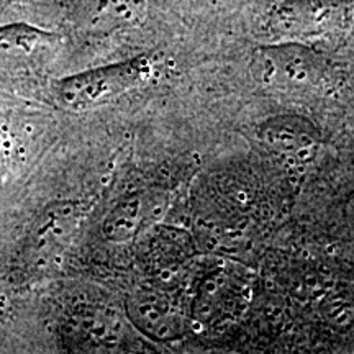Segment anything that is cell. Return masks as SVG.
Here are the masks:
<instances>
[{
	"mask_svg": "<svg viewBox=\"0 0 354 354\" xmlns=\"http://www.w3.org/2000/svg\"><path fill=\"white\" fill-rule=\"evenodd\" d=\"M43 38H46V33L28 25H10L0 28V46L13 50L30 51L35 44L41 43Z\"/></svg>",
	"mask_w": 354,
	"mask_h": 354,
	"instance_id": "cell-10",
	"label": "cell"
},
{
	"mask_svg": "<svg viewBox=\"0 0 354 354\" xmlns=\"http://www.w3.org/2000/svg\"><path fill=\"white\" fill-rule=\"evenodd\" d=\"M127 317L140 333L159 343L174 342L185 330V317L169 294L161 289H141L127 299Z\"/></svg>",
	"mask_w": 354,
	"mask_h": 354,
	"instance_id": "cell-5",
	"label": "cell"
},
{
	"mask_svg": "<svg viewBox=\"0 0 354 354\" xmlns=\"http://www.w3.org/2000/svg\"><path fill=\"white\" fill-rule=\"evenodd\" d=\"M353 15L351 0H281L268 17L279 41L305 43L343 32Z\"/></svg>",
	"mask_w": 354,
	"mask_h": 354,
	"instance_id": "cell-3",
	"label": "cell"
},
{
	"mask_svg": "<svg viewBox=\"0 0 354 354\" xmlns=\"http://www.w3.org/2000/svg\"><path fill=\"white\" fill-rule=\"evenodd\" d=\"M261 140L274 151L307 158L318 146V131L312 122L299 115H277L261 125Z\"/></svg>",
	"mask_w": 354,
	"mask_h": 354,
	"instance_id": "cell-8",
	"label": "cell"
},
{
	"mask_svg": "<svg viewBox=\"0 0 354 354\" xmlns=\"http://www.w3.org/2000/svg\"><path fill=\"white\" fill-rule=\"evenodd\" d=\"M17 154V140L8 123L0 118V172L13 165Z\"/></svg>",
	"mask_w": 354,
	"mask_h": 354,
	"instance_id": "cell-11",
	"label": "cell"
},
{
	"mask_svg": "<svg viewBox=\"0 0 354 354\" xmlns=\"http://www.w3.org/2000/svg\"><path fill=\"white\" fill-rule=\"evenodd\" d=\"M148 215L149 203L143 194L123 197L102 221V234L110 243H130L143 230Z\"/></svg>",
	"mask_w": 354,
	"mask_h": 354,
	"instance_id": "cell-9",
	"label": "cell"
},
{
	"mask_svg": "<svg viewBox=\"0 0 354 354\" xmlns=\"http://www.w3.org/2000/svg\"><path fill=\"white\" fill-rule=\"evenodd\" d=\"M81 215V207L76 202H56L46 207L28 232V253L41 258L63 250L77 230Z\"/></svg>",
	"mask_w": 354,
	"mask_h": 354,
	"instance_id": "cell-7",
	"label": "cell"
},
{
	"mask_svg": "<svg viewBox=\"0 0 354 354\" xmlns=\"http://www.w3.org/2000/svg\"><path fill=\"white\" fill-rule=\"evenodd\" d=\"M156 74V57L140 55L61 79L56 97L69 110L84 112L102 107L127 92L148 84Z\"/></svg>",
	"mask_w": 354,
	"mask_h": 354,
	"instance_id": "cell-2",
	"label": "cell"
},
{
	"mask_svg": "<svg viewBox=\"0 0 354 354\" xmlns=\"http://www.w3.org/2000/svg\"><path fill=\"white\" fill-rule=\"evenodd\" d=\"M15 2H20V0H15Z\"/></svg>",
	"mask_w": 354,
	"mask_h": 354,
	"instance_id": "cell-12",
	"label": "cell"
},
{
	"mask_svg": "<svg viewBox=\"0 0 354 354\" xmlns=\"http://www.w3.org/2000/svg\"><path fill=\"white\" fill-rule=\"evenodd\" d=\"M146 0H71L69 19L82 33L104 37L138 26Z\"/></svg>",
	"mask_w": 354,
	"mask_h": 354,
	"instance_id": "cell-6",
	"label": "cell"
},
{
	"mask_svg": "<svg viewBox=\"0 0 354 354\" xmlns=\"http://www.w3.org/2000/svg\"><path fill=\"white\" fill-rule=\"evenodd\" d=\"M253 76L271 91L294 97L330 91L331 76L320 53L299 41L266 44L254 51Z\"/></svg>",
	"mask_w": 354,
	"mask_h": 354,
	"instance_id": "cell-1",
	"label": "cell"
},
{
	"mask_svg": "<svg viewBox=\"0 0 354 354\" xmlns=\"http://www.w3.org/2000/svg\"><path fill=\"white\" fill-rule=\"evenodd\" d=\"M66 348L76 353H117L128 343V325L113 308L82 305L61 325Z\"/></svg>",
	"mask_w": 354,
	"mask_h": 354,
	"instance_id": "cell-4",
	"label": "cell"
}]
</instances>
